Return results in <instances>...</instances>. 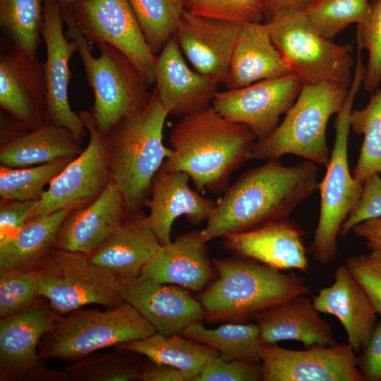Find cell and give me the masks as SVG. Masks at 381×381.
<instances>
[{
    "label": "cell",
    "mask_w": 381,
    "mask_h": 381,
    "mask_svg": "<svg viewBox=\"0 0 381 381\" xmlns=\"http://www.w3.org/2000/svg\"><path fill=\"white\" fill-rule=\"evenodd\" d=\"M257 140L246 125L231 121L212 106L185 115L173 126L171 155L160 169L186 173L198 192H224L231 175L250 159Z\"/></svg>",
    "instance_id": "cell-2"
},
{
    "label": "cell",
    "mask_w": 381,
    "mask_h": 381,
    "mask_svg": "<svg viewBox=\"0 0 381 381\" xmlns=\"http://www.w3.org/2000/svg\"><path fill=\"white\" fill-rule=\"evenodd\" d=\"M318 164L306 159L284 166L271 159L246 171L217 202L206 226L200 231L201 241L206 243L286 219L318 189Z\"/></svg>",
    "instance_id": "cell-1"
},
{
    "label": "cell",
    "mask_w": 381,
    "mask_h": 381,
    "mask_svg": "<svg viewBox=\"0 0 381 381\" xmlns=\"http://www.w3.org/2000/svg\"><path fill=\"white\" fill-rule=\"evenodd\" d=\"M85 37L123 53L147 86L155 83L156 56L147 45L128 0H79L68 6Z\"/></svg>",
    "instance_id": "cell-12"
},
{
    "label": "cell",
    "mask_w": 381,
    "mask_h": 381,
    "mask_svg": "<svg viewBox=\"0 0 381 381\" xmlns=\"http://www.w3.org/2000/svg\"><path fill=\"white\" fill-rule=\"evenodd\" d=\"M346 265L381 315V277L366 263L363 255L348 258Z\"/></svg>",
    "instance_id": "cell-44"
},
{
    "label": "cell",
    "mask_w": 381,
    "mask_h": 381,
    "mask_svg": "<svg viewBox=\"0 0 381 381\" xmlns=\"http://www.w3.org/2000/svg\"><path fill=\"white\" fill-rule=\"evenodd\" d=\"M200 231H188L161 245L143 269L141 275L192 291H203L216 274Z\"/></svg>",
    "instance_id": "cell-24"
},
{
    "label": "cell",
    "mask_w": 381,
    "mask_h": 381,
    "mask_svg": "<svg viewBox=\"0 0 381 381\" xmlns=\"http://www.w3.org/2000/svg\"><path fill=\"white\" fill-rule=\"evenodd\" d=\"M381 216V177L374 174L363 184L361 199L343 223L339 235H346L356 224Z\"/></svg>",
    "instance_id": "cell-43"
},
{
    "label": "cell",
    "mask_w": 381,
    "mask_h": 381,
    "mask_svg": "<svg viewBox=\"0 0 381 381\" xmlns=\"http://www.w3.org/2000/svg\"><path fill=\"white\" fill-rule=\"evenodd\" d=\"M356 60L354 75L344 105L337 114L335 140L329 162L325 175L319 183L320 214L311 252L315 260L323 265L334 260L341 227L358 205L363 191V183L350 173L348 162L350 116L365 73L362 59Z\"/></svg>",
    "instance_id": "cell-7"
},
{
    "label": "cell",
    "mask_w": 381,
    "mask_h": 381,
    "mask_svg": "<svg viewBox=\"0 0 381 381\" xmlns=\"http://www.w3.org/2000/svg\"><path fill=\"white\" fill-rule=\"evenodd\" d=\"M368 5V0H315L303 9L319 34L332 40L350 24L360 23Z\"/></svg>",
    "instance_id": "cell-37"
},
{
    "label": "cell",
    "mask_w": 381,
    "mask_h": 381,
    "mask_svg": "<svg viewBox=\"0 0 381 381\" xmlns=\"http://www.w3.org/2000/svg\"><path fill=\"white\" fill-rule=\"evenodd\" d=\"M121 351L140 354L149 361L180 370L186 381H196L203 369L219 356L214 349L182 334L158 332L117 346Z\"/></svg>",
    "instance_id": "cell-31"
},
{
    "label": "cell",
    "mask_w": 381,
    "mask_h": 381,
    "mask_svg": "<svg viewBox=\"0 0 381 381\" xmlns=\"http://www.w3.org/2000/svg\"><path fill=\"white\" fill-rule=\"evenodd\" d=\"M139 381H186L183 373L169 365L151 361L142 363Z\"/></svg>",
    "instance_id": "cell-47"
},
{
    "label": "cell",
    "mask_w": 381,
    "mask_h": 381,
    "mask_svg": "<svg viewBox=\"0 0 381 381\" xmlns=\"http://www.w3.org/2000/svg\"><path fill=\"white\" fill-rule=\"evenodd\" d=\"M59 316L49 303L37 301L30 308L0 320V380H66L64 371L45 368L37 346Z\"/></svg>",
    "instance_id": "cell-13"
},
{
    "label": "cell",
    "mask_w": 381,
    "mask_h": 381,
    "mask_svg": "<svg viewBox=\"0 0 381 381\" xmlns=\"http://www.w3.org/2000/svg\"><path fill=\"white\" fill-rule=\"evenodd\" d=\"M38 282L34 270H13L0 273V318L16 315L37 301Z\"/></svg>",
    "instance_id": "cell-40"
},
{
    "label": "cell",
    "mask_w": 381,
    "mask_h": 381,
    "mask_svg": "<svg viewBox=\"0 0 381 381\" xmlns=\"http://www.w3.org/2000/svg\"><path fill=\"white\" fill-rule=\"evenodd\" d=\"M37 200H1L0 238L8 236L31 219Z\"/></svg>",
    "instance_id": "cell-45"
},
{
    "label": "cell",
    "mask_w": 381,
    "mask_h": 381,
    "mask_svg": "<svg viewBox=\"0 0 381 381\" xmlns=\"http://www.w3.org/2000/svg\"><path fill=\"white\" fill-rule=\"evenodd\" d=\"M126 217L121 190L111 180L97 198L70 212L59 229L54 248L90 256Z\"/></svg>",
    "instance_id": "cell-23"
},
{
    "label": "cell",
    "mask_w": 381,
    "mask_h": 381,
    "mask_svg": "<svg viewBox=\"0 0 381 381\" xmlns=\"http://www.w3.org/2000/svg\"><path fill=\"white\" fill-rule=\"evenodd\" d=\"M181 334L214 349L223 360L261 361L260 331L256 323L228 322L207 329L197 322L186 327Z\"/></svg>",
    "instance_id": "cell-32"
},
{
    "label": "cell",
    "mask_w": 381,
    "mask_h": 381,
    "mask_svg": "<svg viewBox=\"0 0 381 381\" xmlns=\"http://www.w3.org/2000/svg\"><path fill=\"white\" fill-rule=\"evenodd\" d=\"M167 116L155 88L143 109L121 119L106 135L111 180L121 190L127 216L146 205L152 180L171 154L163 143Z\"/></svg>",
    "instance_id": "cell-4"
},
{
    "label": "cell",
    "mask_w": 381,
    "mask_h": 381,
    "mask_svg": "<svg viewBox=\"0 0 381 381\" xmlns=\"http://www.w3.org/2000/svg\"><path fill=\"white\" fill-rule=\"evenodd\" d=\"M356 39L358 50L369 54L363 88L374 92L381 83V0L369 2L364 18L357 23Z\"/></svg>",
    "instance_id": "cell-39"
},
{
    "label": "cell",
    "mask_w": 381,
    "mask_h": 381,
    "mask_svg": "<svg viewBox=\"0 0 381 381\" xmlns=\"http://www.w3.org/2000/svg\"><path fill=\"white\" fill-rule=\"evenodd\" d=\"M141 364L123 353L95 356L68 365L64 373L66 380L135 381L138 380Z\"/></svg>",
    "instance_id": "cell-38"
},
{
    "label": "cell",
    "mask_w": 381,
    "mask_h": 381,
    "mask_svg": "<svg viewBox=\"0 0 381 381\" xmlns=\"http://www.w3.org/2000/svg\"><path fill=\"white\" fill-rule=\"evenodd\" d=\"M79 114L90 134L89 143L52 181L30 219L83 207L97 198L111 180L107 136L96 129L90 112Z\"/></svg>",
    "instance_id": "cell-11"
},
{
    "label": "cell",
    "mask_w": 381,
    "mask_h": 381,
    "mask_svg": "<svg viewBox=\"0 0 381 381\" xmlns=\"http://www.w3.org/2000/svg\"><path fill=\"white\" fill-rule=\"evenodd\" d=\"M366 263L381 277V249L370 250L369 254H363Z\"/></svg>",
    "instance_id": "cell-50"
},
{
    "label": "cell",
    "mask_w": 381,
    "mask_h": 381,
    "mask_svg": "<svg viewBox=\"0 0 381 381\" xmlns=\"http://www.w3.org/2000/svg\"><path fill=\"white\" fill-rule=\"evenodd\" d=\"M351 231L366 241L370 250L381 249V216L365 220L355 225Z\"/></svg>",
    "instance_id": "cell-48"
},
{
    "label": "cell",
    "mask_w": 381,
    "mask_h": 381,
    "mask_svg": "<svg viewBox=\"0 0 381 381\" xmlns=\"http://www.w3.org/2000/svg\"><path fill=\"white\" fill-rule=\"evenodd\" d=\"M122 297L157 332L166 336L181 334L190 324L204 320L201 303L188 290L158 283L143 275L122 279Z\"/></svg>",
    "instance_id": "cell-19"
},
{
    "label": "cell",
    "mask_w": 381,
    "mask_h": 381,
    "mask_svg": "<svg viewBox=\"0 0 381 381\" xmlns=\"http://www.w3.org/2000/svg\"><path fill=\"white\" fill-rule=\"evenodd\" d=\"M61 6H70L79 0H55Z\"/></svg>",
    "instance_id": "cell-51"
},
{
    "label": "cell",
    "mask_w": 381,
    "mask_h": 381,
    "mask_svg": "<svg viewBox=\"0 0 381 381\" xmlns=\"http://www.w3.org/2000/svg\"><path fill=\"white\" fill-rule=\"evenodd\" d=\"M66 35L78 45L87 82L94 95L90 111L96 129L107 135L121 119L143 109L151 92L132 61L120 50L105 43L97 44L99 57L85 37L68 6H61Z\"/></svg>",
    "instance_id": "cell-5"
},
{
    "label": "cell",
    "mask_w": 381,
    "mask_h": 381,
    "mask_svg": "<svg viewBox=\"0 0 381 381\" xmlns=\"http://www.w3.org/2000/svg\"><path fill=\"white\" fill-rule=\"evenodd\" d=\"M216 277L198 296L204 320L246 322L310 291L306 279L237 255L212 260Z\"/></svg>",
    "instance_id": "cell-3"
},
{
    "label": "cell",
    "mask_w": 381,
    "mask_h": 381,
    "mask_svg": "<svg viewBox=\"0 0 381 381\" xmlns=\"http://www.w3.org/2000/svg\"><path fill=\"white\" fill-rule=\"evenodd\" d=\"M224 246L237 255L279 270L306 272L310 267L303 232L287 218L228 235L224 237Z\"/></svg>",
    "instance_id": "cell-22"
},
{
    "label": "cell",
    "mask_w": 381,
    "mask_h": 381,
    "mask_svg": "<svg viewBox=\"0 0 381 381\" xmlns=\"http://www.w3.org/2000/svg\"><path fill=\"white\" fill-rule=\"evenodd\" d=\"M154 55L174 36L183 8L173 0H128Z\"/></svg>",
    "instance_id": "cell-36"
},
{
    "label": "cell",
    "mask_w": 381,
    "mask_h": 381,
    "mask_svg": "<svg viewBox=\"0 0 381 381\" xmlns=\"http://www.w3.org/2000/svg\"><path fill=\"white\" fill-rule=\"evenodd\" d=\"M294 73L270 37L265 23H242L224 85L227 90Z\"/></svg>",
    "instance_id": "cell-27"
},
{
    "label": "cell",
    "mask_w": 381,
    "mask_h": 381,
    "mask_svg": "<svg viewBox=\"0 0 381 381\" xmlns=\"http://www.w3.org/2000/svg\"><path fill=\"white\" fill-rule=\"evenodd\" d=\"M189 179L185 172L160 169L152 180L145 221L161 245L171 241V228L178 217L185 215L189 222L198 225L208 220L217 205L193 190Z\"/></svg>",
    "instance_id": "cell-21"
},
{
    "label": "cell",
    "mask_w": 381,
    "mask_h": 381,
    "mask_svg": "<svg viewBox=\"0 0 381 381\" xmlns=\"http://www.w3.org/2000/svg\"><path fill=\"white\" fill-rule=\"evenodd\" d=\"M350 128L363 135L353 171L354 179L363 184L371 176L381 174V87L375 90L366 107L351 111Z\"/></svg>",
    "instance_id": "cell-34"
},
{
    "label": "cell",
    "mask_w": 381,
    "mask_h": 381,
    "mask_svg": "<svg viewBox=\"0 0 381 381\" xmlns=\"http://www.w3.org/2000/svg\"><path fill=\"white\" fill-rule=\"evenodd\" d=\"M3 46L0 56L1 109L25 128L47 122L44 64L7 43Z\"/></svg>",
    "instance_id": "cell-17"
},
{
    "label": "cell",
    "mask_w": 381,
    "mask_h": 381,
    "mask_svg": "<svg viewBox=\"0 0 381 381\" xmlns=\"http://www.w3.org/2000/svg\"><path fill=\"white\" fill-rule=\"evenodd\" d=\"M362 351L358 365L365 380L381 381V320L376 323Z\"/></svg>",
    "instance_id": "cell-46"
},
{
    "label": "cell",
    "mask_w": 381,
    "mask_h": 381,
    "mask_svg": "<svg viewBox=\"0 0 381 381\" xmlns=\"http://www.w3.org/2000/svg\"><path fill=\"white\" fill-rule=\"evenodd\" d=\"M177 6L180 8H183V1L184 0H173Z\"/></svg>",
    "instance_id": "cell-52"
},
{
    "label": "cell",
    "mask_w": 381,
    "mask_h": 381,
    "mask_svg": "<svg viewBox=\"0 0 381 381\" xmlns=\"http://www.w3.org/2000/svg\"><path fill=\"white\" fill-rule=\"evenodd\" d=\"M72 210L64 209L30 219L13 234L0 238V273L34 270L54 248L59 229Z\"/></svg>",
    "instance_id": "cell-30"
},
{
    "label": "cell",
    "mask_w": 381,
    "mask_h": 381,
    "mask_svg": "<svg viewBox=\"0 0 381 381\" xmlns=\"http://www.w3.org/2000/svg\"><path fill=\"white\" fill-rule=\"evenodd\" d=\"M0 147L1 165L20 168L74 158L83 150L80 141L63 126L46 122L35 128L6 130Z\"/></svg>",
    "instance_id": "cell-28"
},
{
    "label": "cell",
    "mask_w": 381,
    "mask_h": 381,
    "mask_svg": "<svg viewBox=\"0 0 381 381\" xmlns=\"http://www.w3.org/2000/svg\"><path fill=\"white\" fill-rule=\"evenodd\" d=\"M44 25L42 37L46 45L44 72L47 89V121L65 127L79 140L87 130L80 114L70 106L68 87L71 72V58L78 52L75 42H68L64 31L60 5L55 0L44 1Z\"/></svg>",
    "instance_id": "cell-16"
},
{
    "label": "cell",
    "mask_w": 381,
    "mask_h": 381,
    "mask_svg": "<svg viewBox=\"0 0 381 381\" xmlns=\"http://www.w3.org/2000/svg\"><path fill=\"white\" fill-rule=\"evenodd\" d=\"M253 320L259 328L260 343L293 340L301 342L306 348L338 344L330 324L320 316L307 294L271 308Z\"/></svg>",
    "instance_id": "cell-26"
},
{
    "label": "cell",
    "mask_w": 381,
    "mask_h": 381,
    "mask_svg": "<svg viewBox=\"0 0 381 381\" xmlns=\"http://www.w3.org/2000/svg\"><path fill=\"white\" fill-rule=\"evenodd\" d=\"M259 353L263 381H365L349 344L292 350L260 343Z\"/></svg>",
    "instance_id": "cell-14"
},
{
    "label": "cell",
    "mask_w": 381,
    "mask_h": 381,
    "mask_svg": "<svg viewBox=\"0 0 381 381\" xmlns=\"http://www.w3.org/2000/svg\"><path fill=\"white\" fill-rule=\"evenodd\" d=\"M174 37L155 58V87L168 115L181 117L210 107L219 83L186 64Z\"/></svg>",
    "instance_id": "cell-20"
},
{
    "label": "cell",
    "mask_w": 381,
    "mask_h": 381,
    "mask_svg": "<svg viewBox=\"0 0 381 381\" xmlns=\"http://www.w3.org/2000/svg\"><path fill=\"white\" fill-rule=\"evenodd\" d=\"M155 327L128 303L105 311L76 310L59 315L40 343V358L80 359L106 347L144 339Z\"/></svg>",
    "instance_id": "cell-8"
},
{
    "label": "cell",
    "mask_w": 381,
    "mask_h": 381,
    "mask_svg": "<svg viewBox=\"0 0 381 381\" xmlns=\"http://www.w3.org/2000/svg\"><path fill=\"white\" fill-rule=\"evenodd\" d=\"M265 24L272 42L304 85L334 82L350 86L352 45L321 36L303 8L281 9Z\"/></svg>",
    "instance_id": "cell-9"
},
{
    "label": "cell",
    "mask_w": 381,
    "mask_h": 381,
    "mask_svg": "<svg viewBox=\"0 0 381 381\" xmlns=\"http://www.w3.org/2000/svg\"><path fill=\"white\" fill-rule=\"evenodd\" d=\"M34 270L39 296L59 315L88 304L110 308L125 303L122 279L83 253L54 248Z\"/></svg>",
    "instance_id": "cell-10"
},
{
    "label": "cell",
    "mask_w": 381,
    "mask_h": 381,
    "mask_svg": "<svg viewBox=\"0 0 381 381\" xmlns=\"http://www.w3.org/2000/svg\"><path fill=\"white\" fill-rule=\"evenodd\" d=\"M44 0H0V27L6 43L36 58L44 25Z\"/></svg>",
    "instance_id": "cell-33"
},
{
    "label": "cell",
    "mask_w": 381,
    "mask_h": 381,
    "mask_svg": "<svg viewBox=\"0 0 381 381\" xmlns=\"http://www.w3.org/2000/svg\"><path fill=\"white\" fill-rule=\"evenodd\" d=\"M266 22L278 11L289 8H304L303 0H262Z\"/></svg>",
    "instance_id": "cell-49"
},
{
    "label": "cell",
    "mask_w": 381,
    "mask_h": 381,
    "mask_svg": "<svg viewBox=\"0 0 381 381\" xmlns=\"http://www.w3.org/2000/svg\"><path fill=\"white\" fill-rule=\"evenodd\" d=\"M241 25L198 16L183 8L174 37L198 72L224 84Z\"/></svg>",
    "instance_id": "cell-18"
},
{
    "label": "cell",
    "mask_w": 381,
    "mask_h": 381,
    "mask_svg": "<svg viewBox=\"0 0 381 381\" xmlns=\"http://www.w3.org/2000/svg\"><path fill=\"white\" fill-rule=\"evenodd\" d=\"M73 159L63 158L47 164L20 168L1 165V200H39L46 190V186H49Z\"/></svg>",
    "instance_id": "cell-35"
},
{
    "label": "cell",
    "mask_w": 381,
    "mask_h": 381,
    "mask_svg": "<svg viewBox=\"0 0 381 381\" xmlns=\"http://www.w3.org/2000/svg\"><path fill=\"white\" fill-rule=\"evenodd\" d=\"M183 8L198 16L238 23L265 19L262 0H184Z\"/></svg>",
    "instance_id": "cell-41"
},
{
    "label": "cell",
    "mask_w": 381,
    "mask_h": 381,
    "mask_svg": "<svg viewBox=\"0 0 381 381\" xmlns=\"http://www.w3.org/2000/svg\"><path fill=\"white\" fill-rule=\"evenodd\" d=\"M303 83L296 73L217 92L211 106L223 117L248 126L262 140L278 126L280 116L297 99Z\"/></svg>",
    "instance_id": "cell-15"
},
{
    "label": "cell",
    "mask_w": 381,
    "mask_h": 381,
    "mask_svg": "<svg viewBox=\"0 0 381 381\" xmlns=\"http://www.w3.org/2000/svg\"><path fill=\"white\" fill-rule=\"evenodd\" d=\"M312 301L320 313L339 320L354 352L362 351L375 327L377 313L346 264L336 270L333 284L320 289Z\"/></svg>",
    "instance_id": "cell-25"
},
{
    "label": "cell",
    "mask_w": 381,
    "mask_h": 381,
    "mask_svg": "<svg viewBox=\"0 0 381 381\" xmlns=\"http://www.w3.org/2000/svg\"><path fill=\"white\" fill-rule=\"evenodd\" d=\"M303 3H304V5L306 6L307 4L312 3L315 0H303Z\"/></svg>",
    "instance_id": "cell-53"
},
{
    "label": "cell",
    "mask_w": 381,
    "mask_h": 381,
    "mask_svg": "<svg viewBox=\"0 0 381 381\" xmlns=\"http://www.w3.org/2000/svg\"><path fill=\"white\" fill-rule=\"evenodd\" d=\"M145 217L142 211L128 215L90 260L121 279L141 275L161 246Z\"/></svg>",
    "instance_id": "cell-29"
},
{
    "label": "cell",
    "mask_w": 381,
    "mask_h": 381,
    "mask_svg": "<svg viewBox=\"0 0 381 381\" xmlns=\"http://www.w3.org/2000/svg\"><path fill=\"white\" fill-rule=\"evenodd\" d=\"M262 380L261 361L249 360L225 361L217 356L202 371L196 381H260Z\"/></svg>",
    "instance_id": "cell-42"
},
{
    "label": "cell",
    "mask_w": 381,
    "mask_h": 381,
    "mask_svg": "<svg viewBox=\"0 0 381 381\" xmlns=\"http://www.w3.org/2000/svg\"><path fill=\"white\" fill-rule=\"evenodd\" d=\"M349 87L334 82L303 84L282 123L265 138L255 142L250 159H279L290 154L326 167L331 154L327 123L341 109Z\"/></svg>",
    "instance_id": "cell-6"
}]
</instances>
